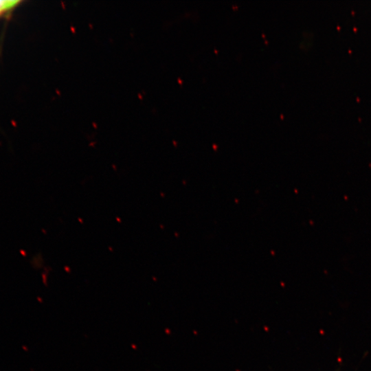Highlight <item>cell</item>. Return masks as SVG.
<instances>
[{
    "label": "cell",
    "instance_id": "6da1fadb",
    "mask_svg": "<svg viewBox=\"0 0 371 371\" xmlns=\"http://www.w3.org/2000/svg\"><path fill=\"white\" fill-rule=\"evenodd\" d=\"M18 3L16 1H0V14L12 8Z\"/></svg>",
    "mask_w": 371,
    "mask_h": 371
}]
</instances>
